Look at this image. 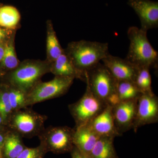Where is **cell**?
Returning <instances> with one entry per match:
<instances>
[{"label": "cell", "instance_id": "ac0fdd59", "mask_svg": "<svg viewBox=\"0 0 158 158\" xmlns=\"http://www.w3.org/2000/svg\"><path fill=\"white\" fill-rule=\"evenodd\" d=\"M19 11L11 6L0 7V27L7 29L15 28L20 20Z\"/></svg>", "mask_w": 158, "mask_h": 158}, {"label": "cell", "instance_id": "5bb4252c", "mask_svg": "<svg viewBox=\"0 0 158 158\" xmlns=\"http://www.w3.org/2000/svg\"><path fill=\"white\" fill-rule=\"evenodd\" d=\"M99 138L89 123L76 127L75 129L73 130L74 146L87 154L90 155L94 146Z\"/></svg>", "mask_w": 158, "mask_h": 158}, {"label": "cell", "instance_id": "cb8c5ba5", "mask_svg": "<svg viewBox=\"0 0 158 158\" xmlns=\"http://www.w3.org/2000/svg\"><path fill=\"white\" fill-rule=\"evenodd\" d=\"M12 110L9 102V91L2 92L0 94V116L4 119Z\"/></svg>", "mask_w": 158, "mask_h": 158}, {"label": "cell", "instance_id": "ffe728a7", "mask_svg": "<svg viewBox=\"0 0 158 158\" xmlns=\"http://www.w3.org/2000/svg\"><path fill=\"white\" fill-rule=\"evenodd\" d=\"M147 67H138L134 83L141 94L153 93L152 88V77Z\"/></svg>", "mask_w": 158, "mask_h": 158}, {"label": "cell", "instance_id": "2e32d148", "mask_svg": "<svg viewBox=\"0 0 158 158\" xmlns=\"http://www.w3.org/2000/svg\"><path fill=\"white\" fill-rule=\"evenodd\" d=\"M114 138L101 137L96 141L90 155L92 158H116L114 145Z\"/></svg>", "mask_w": 158, "mask_h": 158}, {"label": "cell", "instance_id": "f1b7e54d", "mask_svg": "<svg viewBox=\"0 0 158 158\" xmlns=\"http://www.w3.org/2000/svg\"><path fill=\"white\" fill-rule=\"evenodd\" d=\"M3 141V137L2 135H0V145L2 144Z\"/></svg>", "mask_w": 158, "mask_h": 158}, {"label": "cell", "instance_id": "52a82bcc", "mask_svg": "<svg viewBox=\"0 0 158 158\" xmlns=\"http://www.w3.org/2000/svg\"><path fill=\"white\" fill-rule=\"evenodd\" d=\"M158 121V98L154 93L141 94L137 99L135 119L133 128L135 132L139 127Z\"/></svg>", "mask_w": 158, "mask_h": 158}, {"label": "cell", "instance_id": "d6986e66", "mask_svg": "<svg viewBox=\"0 0 158 158\" xmlns=\"http://www.w3.org/2000/svg\"><path fill=\"white\" fill-rule=\"evenodd\" d=\"M116 93L119 102L137 99L141 94L135 83L130 81H117Z\"/></svg>", "mask_w": 158, "mask_h": 158}, {"label": "cell", "instance_id": "4fadbf2b", "mask_svg": "<svg viewBox=\"0 0 158 158\" xmlns=\"http://www.w3.org/2000/svg\"><path fill=\"white\" fill-rule=\"evenodd\" d=\"M73 134V130L65 127L52 128L46 133L50 146L59 152L72 151L74 146Z\"/></svg>", "mask_w": 158, "mask_h": 158}, {"label": "cell", "instance_id": "d4e9b609", "mask_svg": "<svg viewBox=\"0 0 158 158\" xmlns=\"http://www.w3.org/2000/svg\"><path fill=\"white\" fill-rule=\"evenodd\" d=\"M38 152L35 148H26L23 149L16 158H37Z\"/></svg>", "mask_w": 158, "mask_h": 158}, {"label": "cell", "instance_id": "4316f807", "mask_svg": "<svg viewBox=\"0 0 158 158\" xmlns=\"http://www.w3.org/2000/svg\"><path fill=\"white\" fill-rule=\"evenodd\" d=\"M7 33L6 29L0 27V42L6 38Z\"/></svg>", "mask_w": 158, "mask_h": 158}, {"label": "cell", "instance_id": "9c48e42d", "mask_svg": "<svg viewBox=\"0 0 158 158\" xmlns=\"http://www.w3.org/2000/svg\"><path fill=\"white\" fill-rule=\"evenodd\" d=\"M137 99L120 102L112 106L115 126L121 135L133 128L135 119Z\"/></svg>", "mask_w": 158, "mask_h": 158}, {"label": "cell", "instance_id": "7402d4cb", "mask_svg": "<svg viewBox=\"0 0 158 158\" xmlns=\"http://www.w3.org/2000/svg\"><path fill=\"white\" fill-rule=\"evenodd\" d=\"M23 149L19 137L15 134H11L6 138L5 153L8 158H17Z\"/></svg>", "mask_w": 158, "mask_h": 158}, {"label": "cell", "instance_id": "f546056e", "mask_svg": "<svg viewBox=\"0 0 158 158\" xmlns=\"http://www.w3.org/2000/svg\"><path fill=\"white\" fill-rule=\"evenodd\" d=\"M3 118H2V116H0V124H1V123H2V121Z\"/></svg>", "mask_w": 158, "mask_h": 158}, {"label": "cell", "instance_id": "7a4b0ae2", "mask_svg": "<svg viewBox=\"0 0 158 158\" xmlns=\"http://www.w3.org/2000/svg\"><path fill=\"white\" fill-rule=\"evenodd\" d=\"M147 33L138 27L129 28L130 46L126 59L138 67L157 69L158 53L149 42Z\"/></svg>", "mask_w": 158, "mask_h": 158}, {"label": "cell", "instance_id": "5b68a950", "mask_svg": "<svg viewBox=\"0 0 158 158\" xmlns=\"http://www.w3.org/2000/svg\"><path fill=\"white\" fill-rule=\"evenodd\" d=\"M107 106L97 97L87 85L81 98L69 106V110L76 123V127L89 123Z\"/></svg>", "mask_w": 158, "mask_h": 158}, {"label": "cell", "instance_id": "7c38bea8", "mask_svg": "<svg viewBox=\"0 0 158 158\" xmlns=\"http://www.w3.org/2000/svg\"><path fill=\"white\" fill-rule=\"evenodd\" d=\"M44 118L37 113L20 111L15 114L12 120L14 128L22 135H29L36 134L43 124Z\"/></svg>", "mask_w": 158, "mask_h": 158}, {"label": "cell", "instance_id": "9a60e30c", "mask_svg": "<svg viewBox=\"0 0 158 158\" xmlns=\"http://www.w3.org/2000/svg\"><path fill=\"white\" fill-rule=\"evenodd\" d=\"M50 71L56 76L78 78L85 81V74L76 68L64 49L63 52L51 63Z\"/></svg>", "mask_w": 158, "mask_h": 158}, {"label": "cell", "instance_id": "3957f363", "mask_svg": "<svg viewBox=\"0 0 158 158\" xmlns=\"http://www.w3.org/2000/svg\"><path fill=\"white\" fill-rule=\"evenodd\" d=\"M51 70L48 61L26 60L12 71L10 82L13 88L27 94L39 83L40 79Z\"/></svg>", "mask_w": 158, "mask_h": 158}, {"label": "cell", "instance_id": "8992f818", "mask_svg": "<svg viewBox=\"0 0 158 158\" xmlns=\"http://www.w3.org/2000/svg\"><path fill=\"white\" fill-rule=\"evenodd\" d=\"M74 79L56 76L49 81L39 82L27 94L26 105L34 104L63 95L70 88Z\"/></svg>", "mask_w": 158, "mask_h": 158}, {"label": "cell", "instance_id": "8fae6325", "mask_svg": "<svg viewBox=\"0 0 158 158\" xmlns=\"http://www.w3.org/2000/svg\"><path fill=\"white\" fill-rule=\"evenodd\" d=\"M112 109V106L107 105L104 110L88 123L99 137L115 138V137L121 136L115 126Z\"/></svg>", "mask_w": 158, "mask_h": 158}, {"label": "cell", "instance_id": "6da1fadb", "mask_svg": "<svg viewBox=\"0 0 158 158\" xmlns=\"http://www.w3.org/2000/svg\"><path fill=\"white\" fill-rule=\"evenodd\" d=\"M64 50L76 68L84 74L110 54L107 43L85 40L70 42Z\"/></svg>", "mask_w": 158, "mask_h": 158}, {"label": "cell", "instance_id": "277c9868", "mask_svg": "<svg viewBox=\"0 0 158 158\" xmlns=\"http://www.w3.org/2000/svg\"><path fill=\"white\" fill-rule=\"evenodd\" d=\"M85 82L94 94L107 104L116 92L117 81L100 62L85 73Z\"/></svg>", "mask_w": 158, "mask_h": 158}, {"label": "cell", "instance_id": "30bf717a", "mask_svg": "<svg viewBox=\"0 0 158 158\" xmlns=\"http://www.w3.org/2000/svg\"><path fill=\"white\" fill-rule=\"evenodd\" d=\"M102 61L117 81L134 82L138 67L126 58L122 59L109 54Z\"/></svg>", "mask_w": 158, "mask_h": 158}, {"label": "cell", "instance_id": "44dd1931", "mask_svg": "<svg viewBox=\"0 0 158 158\" xmlns=\"http://www.w3.org/2000/svg\"><path fill=\"white\" fill-rule=\"evenodd\" d=\"M4 68L14 70L19 64L15 48L14 37L5 45V52L2 62Z\"/></svg>", "mask_w": 158, "mask_h": 158}, {"label": "cell", "instance_id": "484cf974", "mask_svg": "<svg viewBox=\"0 0 158 158\" xmlns=\"http://www.w3.org/2000/svg\"><path fill=\"white\" fill-rule=\"evenodd\" d=\"M72 158H92L90 155L82 152L74 146L72 150Z\"/></svg>", "mask_w": 158, "mask_h": 158}, {"label": "cell", "instance_id": "603a6c76", "mask_svg": "<svg viewBox=\"0 0 158 158\" xmlns=\"http://www.w3.org/2000/svg\"><path fill=\"white\" fill-rule=\"evenodd\" d=\"M9 101L12 110H16L26 105L27 94L13 88L9 91Z\"/></svg>", "mask_w": 158, "mask_h": 158}, {"label": "cell", "instance_id": "4dcf8cb0", "mask_svg": "<svg viewBox=\"0 0 158 158\" xmlns=\"http://www.w3.org/2000/svg\"><path fill=\"white\" fill-rule=\"evenodd\" d=\"M118 158V157H117V158Z\"/></svg>", "mask_w": 158, "mask_h": 158}, {"label": "cell", "instance_id": "e0dca14e", "mask_svg": "<svg viewBox=\"0 0 158 158\" xmlns=\"http://www.w3.org/2000/svg\"><path fill=\"white\" fill-rule=\"evenodd\" d=\"M46 42L48 61L51 63L63 52L64 49L60 45L51 21L47 23Z\"/></svg>", "mask_w": 158, "mask_h": 158}, {"label": "cell", "instance_id": "83f0119b", "mask_svg": "<svg viewBox=\"0 0 158 158\" xmlns=\"http://www.w3.org/2000/svg\"><path fill=\"white\" fill-rule=\"evenodd\" d=\"M5 52V45L0 42V62H2Z\"/></svg>", "mask_w": 158, "mask_h": 158}, {"label": "cell", "instance_id": "ba28073f", "mask_svg": "<svg viewBox=\"0 0 158 158\" xmlns=\"http://www.w3.org/2000/svg\"><path fill=\"white\" fill-rule=\"evenodd\" d=\"M127 4L138 15L141 28L148 31L158 27V2L152 0H128Z\"/></svg>", "mask_w": 158, "mask_h": 158}]
</instances>
